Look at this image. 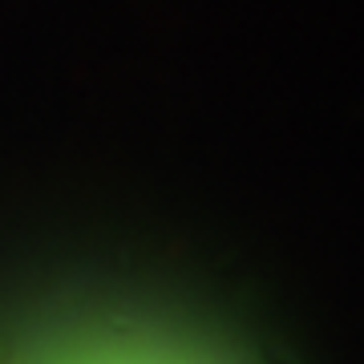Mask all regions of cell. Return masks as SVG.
<instances>
[{
	"mask_svg": "<svg viewBox=\"0 0 364 364\" xmlns=\"http://www.w3.org/2000/svg\"><path fill=\"white\" fill-rule=\"evenodd\" d=\"M41 364H219L203 352L174 344L162 336H102L85 344H69Z\"/></svg>",
	"mask_w": 364,
	"mask_h": 364,
	"instance_id": "1",
	"label": "cell"
}]
</instances>
